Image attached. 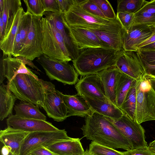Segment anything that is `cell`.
Returning a JSON list of instances; mask_svg holds the SVG:
<instances>
[{
  "label": "cell",
  "instance_id": "cell-47",
  "mask_svg": "<svg viewBox=\"0 0 155 155\" xmlns=\"http://www.w3.org/2000/svg\"><path fill=\"white\" fill-rule=\"evenodd\" d=\"M18 59L20 60L25 64H27L33 68L36 69L40 71H41L31 61L28 59L23 57L18 56L16 57Z\"/></svg>",
  "mask_w": 155,
  "mask_h": 155
},
{
  "label": "cell",
  "instance_id": "cell-9",
  "mask_svg": "<svg viewBox=\"0 0 155 155\" xmlns=\"http://www.w3.org/2000/svg\"><path fill=\"white\" fill-rule=\"evenodd\" d=\"M106 117L127 138L133 149L148 146L145 140V130L140 124L124 114L118 119Z\"/></svg>",
  "mask_w": 155,
  "mask_h": 155
},
{
  "label": "cell",
  "instance_id": "cell-33",
  "mask_svg": "<svg viewBox=\"0 0 155 155\" xmlns=\"http://www.w3.org/2000/svg\"><path fill=\"white\" fill-rule=\"evenodd\" d=\"M27 8L26 12L33 16L42 18L45 10L42 0H23Z\"/></svg>",
  "mask_w": 155,
  "mask_h": 155
},
{
  "label": "cell",
  "instance_id": "cell-28",
  "mask_svg": "<svg viewBox=\"0 0 155 155\" xmlns=\"http://www.w3.org/2000/svg\"><path fill=\"white\" fill-rule=\"evenodd\" d=\"M39 107L30 103L21 101L15 105V115L21 117L46 121V116L40 111Z\"/></svg>",
  "mask_w": 155,
  "mask_h": 155
},
{
  "label": "cell",
  "instance_id": "cell-36",
  "mask_svg": "<svg viewBox=\"0 0 155 155\" xmlns=\"http://www.w3.org/2000/svg\"><path fill=\"white\" fill-rule=\"evenodd\" d=\"M76 1L83 9L87 12L94 15L106 18L99 7L91 0H76Z\"/></svg>",
  "mask_w": 155,
  "mask_h": 155
},
{
  "label": "cell",
  "instance_id": "cell-54",
  "mask_svg": "<svg viewBox=\"0 0 155 155\" xmlns=\"http://www.w3.org/2000/svg\"><path fill=\"white\" fill-rule=\"evenodd\" d=\"M84 155H95V154L89 152L88 150H87L85 152Z\"/></svg>",
  "mask_w": 155,
  "mask_h": 155
},
{
  "label": "cell",
  "instance_id": "cell-42",
  "mask_svg": "<svg viewBox=\"0 0 155 155\" xmlns=\"http://www.w3.org/2000/svg\"><path fill=\"white\" fill-rule=\"evenodd\" d=\"M60 9V12L65 14L70 9L74 3V0H57Z\"/></svg>",
  "mask_w": 155,
  "mask_h": 155
},
{
  "label": "cell",
  "instance_id": "cell-22",
  "mask_svg": "<svg viewBox=\"0 0 155 155\" xmlns=\"http://www.w3.org/2000/svg\"><path fill=\"white\" fill-rule=\"evenodd\" d=\"M45 148L54 155H84L85 153L79 138L64 140Z\"/></svg>",
  "mask_w": 155,
  "mask_h": 155
},
{
  "label": "cell",
  "instance_id": "cell-37",
  "mask_svg": "<svg viewBox=\"0 0 155 155\" xmlns=\"http://www.w3.org/2000/svg\"><path fill=\"white\" fill-rule=\"evenodd\" d=\"M116 18L127 32L134 23L135 14L119 12L117 13Z\"/></svg>",
  "mask_w": 155,
  "mask_h": 155
},
{
  "label": "cell",
  "instance_id": "cell-24",
  "mask_svg": "<svg viewBox=\"0 0 155 155\" xmlns=\"http://www.w3.org/2000/svg\"><path fill=\"white\" fill-rule=\"evenodd\" d=\"M86 28L93 32L101 40L111 48L119 51L124 50L123 49V39L125 29L122 26L117 29L108 31Z\"/></svg>",
  "mask_w": 155,
  "mask_h": 155
},
{
  "label": "cell",
  "instance_id": "cell-18",
  "mask_svg": "<svg viewBox=\"0 0 155 155\" xmlns=\"http://www.w3.org/2000/svg\"><path fill=\"white\" fill-rule=\"evenodd\" d=\"M64 15L60 12H45L44 14L45 18L53 24L62 36L73 61L78 56L81 51L76 48L71 40L64 21Z\"/></svg>",
  "mask_w": 155,
  "mask_h": 155
},
{
  "label": "cell",
  "instance_id": "cell-30",
  "mask_svg": "<svg viewBox=\"0 0 155 155\" xmlns=\"http://www.w3.org/2000/svg\"><path fill=\"white\" fill-rule=\"evenodd\" d=\"M137 81V80L130 87L120 108L125 114L134 120L136 100V86Z\"/></svg>",
  "mask_w": 155,
  "mask_h": 155
},
{
  "label": "cell",
  "instance_id": "cell-14",
  "mask_svg": "<svg viewBox=\"0 0 155 155\" xmlns=\"http://www.w3.org/2000/svg\"><path fill=\"white\" fill-rule=\"evenodd\" d=\"M75 87L77 94L81 97L86 96L104 101L109 100L106 96L101 78L97 74L81 77Z\"/></svg>",
  "mask_w": 155,
  "mask_h": 155
},
{
  "label": "cell",
  "instance_id": "cell-39",
  "mask_svg": "<svg viewBox=\"0 0 155 155\" xmlns=\"http://www.w3.org/2000/svg\"><path fill=\"white\" fill-rule=\"evenodd\" d=\"M137 53L141 60L149 64L155 65V51H144L138 49Z\"/></svg>",
  "mask_w": 155,
  "mask_h": 155
},
{
  "label": "cell",
  "instance_id": "cell-25",
  "mask_svg": "<svg viewBox=\"0 0 155 155\" xmlns=\"http://www.w3.org/2000/svg\"><path fill=\"white\" fill-rule=\"evenodd\" d=\"M24 12L22 7L18 9L15 16L9 32L3 39L0 40V48L3 54L12 55L14 42L20 22Z\"/></svg>",
  "mask_w": 155,
  "mask_h": 155
},
{
  "label": "cell",
  "instance_id": "cell-44",
  "mask_svg": "<svg viewBox=\"0 0 155 155\" xmlns=\"http://www.w3.org/2000/svg\"><path fill=\"white\" fill-rule=\"evenodd\" d=\"M144 12L155 13V0H151L150 2H148L140 10L135 14V15Z\"/></svg>",
  "mask_w": 155,
  "mask_h": 155
},
{
  "label": "cell",
  "instance_id": "cell-40",
  "mask_svg": "<svg viewBox=\"0 0 155 155\" xmlns=\"http://www.w3.org/2000/svg\"><path fill=\"white\" fill-rule=\"evenodd\" d=\"M124 155H155L148 148V146L121 152Z\"/></svg>",
  "mask_w": 155,
  "mask_h": 155
},
{
  "label": "cell",
  "instance_id": "cell-11",
  "mask_svg": "<svg viewBox=\"0 0 155 155\" xmlns=\"http://www.w3.org/2000/svg\"><path fill=\"white\" fill-rule=\"evenodd\" d=\"M141 79L137 80L136 86L134 121L139 124L155 120V92L153 88L147 91H141L139 88Z\"/></svg>",
  "mask_w": 155,
  "mask_h": 155
},
{
  "label": "cell",
  "instance_id": "cell-53",
  "mask_svg": "<svg viewBox=\"0 0 155 155\" xmlns=\"http://www.w3.org/2000/svg\"><path fill=\"white\" fill-rule=\"evenodd\" d=\"M4 6V0H0V13H2Z\"/></svg>",
  "mask_w": 155,
  "mask_h": 155
},
{
  "label": "cell",
  "instance_id": "cell-7",
  "mask_svg": "<svg viewBox=\"0 0 155 155\" xmlns=\"http://www.w3.org/2000/svg\"><path fill=\"white\" fill-rule=\"evenodd\" d=\"M45 98L42 107L48 116L57 122H61L67 118L68 111L62 97V93L55 89L51 82L43 80Z\"/></svg>",
  "mask_w": 155,
  "mask_h": 155
},
{
  "label": "cell",
  "instance_id": "cell-45",
  "mask_svg": "<svg viewBox=\"0 0 155 155\" xmlns=\"http://www.w3.org/2000/svg\"><path fill=\"white\" fill-rule=\"evenodd\" d=\"M27 155H54L44 147H39L30 152Z\"/></svg>",
  "mask_w": 155,
  "mask_h": 155
},
{
  "label": "cell",
  "instance_id": "cell-31",
  "mask_svg": "<svg viewBox=\"0 0 155 155\" xmlns=\"http://www.w3.org/2000/svg\"><path fill=\"white\" fill-rule=\"evenodd\" d=\"M148 1L144 0H119L117 1V12L135 14Z\"/></svg>",
  "mask_w": 155,
  "mask_h": 155
},
{
  "label": "cell",
  "instance_id": "cell-1",
  "mask_svg": "<svg viewBox=\"0 0 155 155\" xmlns=\"http://www.w3.org/2000/svg\"><path fill=\"white\" fill-rule=\"evenodd\" d=\"M81 129L87 139L99 144L114 149H133L128 140L110 120L96 112L85 117Z\"/></svg>",
  "mask_w": 155,
  "mask_h": 155
},
{
  "label": "cell",
  "instance_id": "cell-10",
  "mask_svg": "<svg viewBox=\"0 0 155 155\" xmlns=\"http://www.w3.org/2000/svg\"><path fill=\"white\" fill-rule=\"evenodd\" d=\"M41 18L33 16L31 28L26 40L20 51L19 56L31 61L43 54Z\"/></svg>",
  "mask_w": 155,
  "mask_h": 155
},
{
  "label": "cell",
  "instance_id": "cell-50",
  "mask_svg": "<svg viewBox=\"0 0 155 155\" xmlns=\"http://www.w3.org/2000/svg\"><path fill=\"white\" fill-rule=\"evenodd\" d=\"M11 153L9 149L6 146L4 145L1 150V155H9Z\"/></svg>",
  "mask_w": 155,
  "mask_h": 155
},
{
  "label": "cell",
  "instance_id": "cell-46",
  "mask_svg": "<svg viewBox=\"0 0 155 155\" xmlns=\"http://www.w3.org/2000/svg\"><path fill=\"white\" fill-rule=\"evenodd\" d=\"M148 25L152 33V36L148 40L140 44L138 48L149 44L155 41V23L148 24Z\"/></svg>",
  "mask_w": 155,
  "mask_h": 155
},
{
  "label": "cell",
  "instance_id": "cell-8",
  "mask_svg": "<svg viewBox=\"0 0 155 155\" xmlns=\"http://www.w3.org/2000/svg\"><path fill=\"white\" fill-rule=\"evenodd\" d=\"M65 129L56 131H37L30 133L22 145L20 155H27L41 147H47L58 142L72 138Z\"/></svg>",
  "mask_w": 155,
  "mask_h": 155
},
{
  "label": "cell",
  "instance_id": "cell-49",
  "mask_svg": "<svg viewBox=\"0 0 155 155\" xmlns=\"http://www.w3.org/2000/svg\"><path fill=\"white\" fill-rule=\"evenodd\" d=\"M5 36L4 23L1 14H0V40L3 39Z\"/></svg>",
  "mask_w": 155,
  "mask_h": 155
},
{
  "label": "cell",
  "instance_id": "cell-21",
  "mask_svg": "<svg viewBox=\"0 0 155 155\" xmlns=\"http://www.w3.org/2000/svg\"><path fill=\"white\" fill-rule=\"evenodd\" d=\"M82 97L87 102L93 112L114 119L120 118L124 113L121 109L110 101H104L86 96Z\"/></svg>",
  "mask_w": 155,
  "mask_h": 155
},
{
  "label": "cell",
  "instance_id": "cell-41",
  "mask_svg": "<svg viewBox=\"0 0 155 155\" xmlns=\"http://www.w3.org/2000/svg\"><path fill=\"white\" fill-rule=\"evenodd\" d=\"M45 12H60V9L57 0H42Z\"/></svg>",
  "mask_w": 155,
  "mask_h": 155
},
{
  "label": "cell",
  "instance_id": "cell-6",
  "mask_svg": "<svg viewBox=\"0 0 155 155\" xmlns=\"http://www.w3.org/2000/svg\"><path fill=\"white\" fill-rule=\"evenodd\" d=\"M36 61L42 66L51 80H56L64 85H73L78 81V74L69 62L51 58L42 54Z\"/></svg>",
  "mask_w": 155,
  "mask_h": 155
},
{
  "label": "cell",
  "instance_id": "cell-48",
  "mask_svg": "<svg viewBox=\"0 0 155 155\" xmlns=\"http://www.w3.org/2000/svg\"><path fill=\"white\" fill-rule=\"evenodd\" d=\"M138 49L144 51H155V41L141 47L139 48Z\"/></svg>",
  "mask_w": 155,
  "mask_h": 155
},
{
  "label": "cell",
  "instance_id": "cell-23",
  "mask_svg": "<svg viewBox=\"0 0 155 155\" xmlns=\"http://www.w3.org/2000/svg\"><path fill=\"white\" fill-rule=\"evenodd\" d=\"M119 71V70L114 66L107 68L97 73L101 80L106 97L115 105L116 78Z\"/></svg>",
  "mask_w": 155,
  "mask_h": 155
},
{
  "label": "cell",
  "instance_id": "cell-13",
  "mask_svg": "<svg viewBox=\"0 0 155 155\" xmlns=\"http://www.w3.org/2000/svg\"><path fill=\"white\" fill-rule=\"evenodd\" d=\"M115 66L120 71L137 80L142 79L146 74L137 52L121 51Z\"/></svg>",
  "mask_w": 155,
  "mask_h": 155
},
{
  "label": "cell",
  "instance_id": "cell-27",
  "mask_svg": "<svg viewBox=\"0 0 155 155\" xmlns=\"http://www.w3.org/2000/svg\"><path fill=\"white\" fill-rule=\"evenodd\" d=\"M9 89L7 85L3 83L0 86V120L2 121L12 115V111L17 99Z\"/></svg>",
  "mask_w": 155,
  "mask_h": 155
},
{
  "label": "cell",
  "instance_id": "cell-3",
  "mask_svg": "<svg viewBox=\"0 0 155 155\" xmlns=\"http://www.w3.org/2000/svg\"><path fill=\"white\" fill-rule=\"evenodd\" d=\"M12 93L21 101L42 107L45 91L41 79L25 74H17L7 84Z\"/></svg>",
  "mask_w": 155,
  "mask_h": 155
},
{
  "label": "cell",
  "instance_id": "cell-16",
  "mask_svg": "<svg viewBox=\"0 0 155 155\" xmlns=\"http://www.w3.org/2000/svg\"><path fill=\"white\" fill-rule=\"evenodd\" d=\"M152 33L149 26L144 24L134 23L127 32L124 30L123 49L125 51L137 52L138 46L149 39Z\"/></svg>",
  "mask_w": 155,
  "mask_h": 155
},
{
  "label": "cell",
  "instance_id": "cell-15",
  "mask_svg": "<svg viewBox=\"0 0 155 155\" xmlns=\"http://www.w3.org/2000/svg\"><path fill=\"white\" fill-rule=\"evenodd\" d=\"M12 55L3 54L0 61V84L3 83L6 78L8 82L11 81L19 74L30 75L38 79V77L34 73L20 60L12 57Z\"/></svg>",
  "mask_w": 155,
  "mask_h": 155
},
{
  "label": "cell",
  "instance_id": "cell-52",
  "mask_svg": "<svg viewBox=\"0 0 155 155\" xmlns=\"http://www.w3.org/2000/svg\"><path fill=\"white\" fill-rule=\"evenodd\" d=\"M147 77L149 79V80L150 83L152 88H153L154 91L155 92V78H149L148 77Z\"/></svg>",
  "mask_w": 155,
  "mask_h": 155
},
{
  "label": "cell",
  "instance_id": "cell-43",
  "mask_svg": "<svg viewBox=\"0 0 155 155\" xmlns=\"http://www.w3.org/2000/svg\"><path fill=\"white\" fill-rule=\"evenodd\" d=\"M140 60L146 72V76L155 78V65L149 64L140 59Z\"/></svg>",
  "mask_w": 155,
  "mask_h": 155
},
{
  "label": "cell",
  "instance_id": "cell-32",
  "mask_svg": "<svg viewBox=\"0 0 155 155\" xmlns=\"http://www.w3.org/2000/svg\"><path fill=\"white\" fill-rule=\"evenodd\" d=\"M33 16L29 13L25 12L21 18L18 27L23 47L26 40L32 21Z\"/></svg>",
  "mask_w": 155,
  "mask_h": 155
},
{
  "label": "cell",
  "instance_id": "cell-34",
  "mask_svg": "<svg viewBox=\"0 0 155 155\" xmlns=\"http://www.w3.org/2000/svg\"><path fill=\"white\" fill-rule=\"evenodd\" d=\"M88 150L95 155H124L121 152L92 141L89 145Z\"/></svg>",
  "mask_w": 155,
  "mask_h": 155
},
{
  "label": "cell",
  "instance_id": "cell-38",
  "mask_svg": "<svg viewBox=\"0 0 155 155\" xmlns=\"http://www.w3.org/2000/svg\"><path fill=\"white\" fill-rule=\"evenodd\" d=\"M135 15L134 23H142L148 25L155 23V13L144 12Z\"/></svg>",
  "mask_w": 155,
  "mask_h": 155
},
{
  "label": "cell",
  "instance_id": "cell-20",
  "mask_svg": "<svg viewBox=\"0 0 155 155\" xmlns=\"http://www.w3.org/2000/svg\"><path fill=\"white\" fill-rule=\"evenodd\" d=\"M68 113L67 117L71 116L86 117L93 111L87 101L82 97L76 94L68 95L62 94Z\"/></svg>",
  "mask_w": 155,
  "mask_h": 155
},
{
  "label": "cell",
  "instance_id": "cell-35",
  "mask_svg": "<svg viewBox=\"0 0 155 155\" xmlns=\"http://www.w3.org/2000/svg\"><path fill=\"white\" fill-rule=\"evenodd\" d=\"M99 7L106 18L114 20L116 15L110 2L107 0H91Z\"/></svg>",
  "mask_w": 155,
  "mask_h": 155
},
{
  "label": "cell",
  "instance_id": "cell-12",
  "mask_svg": "<svg viewBox=\"0 0 155 155\" xmlns=\"http://www.w3.org/2000/svg\"><path fill=\"white\" fill-rule=\"evenodd\" d=\"M64 20L73 43L81 52L89 48H112L101 40L92 31L79 27L70 26L65 21L64 17Z\"/></svg>",
  "mask_w": 155,
  "mask_h": 155
},
{
  "label": "cell",
  "instance_id": "cell-51",
  "mask_svg": "<svg viewBox=\"0 0 155 155\" xmlns=\"http://www.w3.org/2000/svg\"><path fill=\"white\" fill-rule=\"evenodd\" d=\"M148 147L151 152L155 154V140L149 143Z\"/></svg>",
  "mask_w": 155,
  "mask_h": 155
},
{
  "label": "cell",
  "instance_id": "cell-5",
  "mask_svg": "<svg viewBox=\"0 0 155 155\" xmlns=\"http://www.w3.org/2000/svg\"><path fill=\"white\" fill-rule=\"evenodd\" d=\"M43 34L42 49L43 54L59 61H72L70 54L60 33L45 17L41 18Z\"/></svg>",
  "mask_w": 155,
  "mask_h": 155
},
{
  "label": "cell",
  "instance_id": "cell-26",
  "mask_svg": "<svg viewBox=\"0 0 155 155\" xmlns=\"http://www.w3.org/2000/svg\"><path fill=\"white\" fill-rule=\"evenodd\" d=\"M136 80L119 70L116 76L115 94V105L120 108L130 87Z\"/></svg>",
  "mask_w": 155,
  "mask_h": 155
},
{
  "label": "cell",
  "instance_id": "cell-19",
  "mask_svg": "<svg viewBox=\"0 0 155 155\" xmlns=\"http://www.w3.org/2000/svg\"><path fill=\"white\" fill-rule=\"evenodd\" d=\"M29 133L7 126L6 128L0 130V140L13 155H20L22 145Z\"/></svg>",
  "mask_w": 155,
  "mask_h": 155
},
{
  "label": "cell",
  "instance_id": "cell-17",
  "mask_svg": "<svg viewBox=\"0 0 155 155\" xmlns=\"http://www.w3.org/2000/svg\"><path fill=\"white\" fill-rule=\"evenodd\" d=\"M7 126L17 129L30 133L37 131H56L57 128L51 123L46 121L21 118L12 115L6 120Z\"/></svg>",
  "mask_w": 155,
  "mask_h": 155
},
{
  "label": "cell",
  "instance_id": "cell-4",
  "mask_svg": "<svg viewBox=\"0 0 155 155\" xmlns=\"http://www.w3.org/2000/svg\"><path fill=\"white\" fill-rule=\"evenodd\" d=\"M70 26H76L94 30L108 31L122 27L117 19H110L92 14L83 9L76 0L69 11L64 15Z\"/></svg>",
  "mask_w": 155,
  "mask_h": 155
},
{
  "label": "cell",
  "instance_id": "cell-2",
  "mask_svg": "<svg viewBox=\"0 0 155 155\" xmlns=\"http://www.w3.org/2000/svg\"><path fill=\"white\" fill-rule=\"evenodd\" d=\"M120 51L113 48H87L81 51L72 61L73 65L81 76L96 74L107 68L115 66Z\"/></svg>",
  "mask_w": 155,
  "mask_h": 155
},
{
  "label": "cell",
  "instance_id": "cell-29",
  "mask_svg": "<svg viewBox=\"0 0 155 155\" xmlns=\"http://www.w3.org/2000/svg\"><path fill=\"white\" fill-rule=\"evenodd\" d=\"M21 7L20 0H4V9L1 14L5 30L4 37L9 32L15 16Z\"/></svg>",
  "mask_w": 155,
  "mask_h": 155
}]
</instances>
